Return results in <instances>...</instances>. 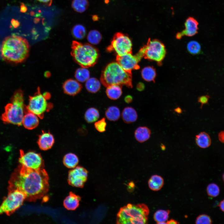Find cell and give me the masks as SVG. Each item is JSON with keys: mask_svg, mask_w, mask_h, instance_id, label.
I'll use <instances>...</instances> for the list:
<instances>
[{"mask_svg": "<svg viewBox=\"0 0 224 224\" xmlns=\"http://www.w3.org/2000/svg\"><path fill=\"white\" fill-rule=\"evenodd\" d=\"M187 49L189 52L193 54H199L201 50L200 44L197 41L192 40L189 42L187 45Z\"/></svg>", "mask_w": 224, "mask_h": 224, "instance_id": "e575fe53", "label": "cell"}, {"mask_svg": "<svg viewBox=\"0 0 224 224\" xmlns=\"http://www.w3.org/2000/svg\"><path fill=\"white\" fill-rule=\"evenodd\" d=\"M85 86L87 91L91 93H95L100 90V83L98 80L94 77L89 78L86 81Z\"/></svg>", "mask_w": 224, "mask_h": 224, "instance_id": "4316f807", "label": "cell"}, {"mask_svg": "<svg viewBox=\"0 0 224 224\" xmlns=\"http://www.w3.org/2000/svg\"><path fill=\"white\" fill-rule=\"evenodd\" d=\"M100 117L99 111L96 108L91 107L88 108L84 114V119L88 123L91 124L97 121Z\"/></svg>", "mask_w": 224, "mask_h": 224, "instance_id": "d4e9b609", "label": "cell"}, {"mask_svg": "<svg viewBox=\"0 0 224 224\" xmlns=\"http://www.w3.org/2000/svg\"><path fill=\"white\" fill-rule=\"evenodd\" d=\"M32 96L29 97L28 103L26 105V110L32 112L42 119L45 113L49 111L53 107L52 104L49 101L50 97L48 92L42 93L39 88Z\"/></svg>", "mask_w": 224, "mask_h": 224, "instance_id": "52a82bcc", "label": "cell"}, {"mask_svg": "<svg viewBox=\"0 0 224 224\" xmlns=\"http://www.w3.org/2000/svg\"><path fill=\"white\" fill-rule=\"evenodd\" d=\"M219 140L222 142L224 143V130L220 132L218 134Z\"/></svg>", "mask_w": 224, "mask_h": 224, "instance_id": "ab89813d", "label": "cell"}, {"mask_svg": "<svg viewBox=\"0 0 224 224\" xmlns=\"http://www.w3.org/2000/svg\"><path fill=\"white\" fill-rule=\"evenodd\" d=\"M206 191L207 194L209 196L214 198L219 195L220 190L217 184L214 183H211L207 186Z\"/></svg>", "mask_w": 224, "mask_h": 224, "instance_id": "836d02e7", "label": "cell"}, {"mask_svg": "<svg viewBox=\"0 0 224 224\" xmlns=\"http://www.w3.org/2000/svg\"><path fill=\"white\" fill-rule=\"evenodd\" d=\"M142 78L148 82L154 81L156 76V72L155 69L152 67L148 66L144 68L141 72Z\"/></svg>", "mask_w": 224, "mask_h": 224, "instance_id": "f1b7e54d", "label": "cell"}, {"mask_svg": "<svg viewBox=\"0 0 224 224\" xmlns=\"http://www.w3.org/2000/svg\"><path fill=\"white\" fill-rule=\"evenodd\" d=\"M81 199L80 196L70 192L63 201V206L68 210H75L78 207Z\"/></svg>", "mask_w": 224, "mask_h": 224, "instance_id": "ac0fdd59", "label": "cell"}, {"mask_svg": "<svg viewBox=\"0 0 224 224\" xmlns=\"http://www.w3.org/2000/svg\"><path fill=\"white\" fill-rule=\"evenodd\" d=\"M107 123L105 118H102L99 120L96 121L94 124L95 129L100 133H103L105 131Z\"/></svg>", "mask_w": 224, "mask_h": 224, "instance_id": "d590c367", "label": "cell"}, {"mask_svg": "<svg viewBox=\"0 0 224 224\" xmlns=\"http://www.w3.org/2000/svg\"><path fill=\"white\" fill-rule=\"evenodd\" d=\"M71 52L74 60L81 67L88 68L94 65L99 56L98 50L88 43L73 41Z\"/></svg>", "mask_w": 224, "mask_h": 224, "instance_id": "8992f818", "label": "cell"}, {"mask_svg": "<svg viewBox=\"0 0 224 224\" xmlns=\"http://www.w3.org/2000/svg\"><path fill=\"white\" fill-rule=\"evenodd\" d=\"M88 171L84 168L77 166L68 172V181L69 184L78 188L83 187L87 179Z\"/></svg>", "mask_w": 224, "mask_h": 224, "instance_id": "4fadbf2b", "label": "cell"}, {"mask_svg": "<svg viewBox=\"0 0 224 224\" xmlns=\"http://www.w3.org/2000/svg\"><path fill=\"white\" fill-rule=\"evenodd\" d=\"M20 11L21 12L23 13L27 11L26 7L23 3H21Z\"/></svg>", "mask_w": 224, "mask_h": 224, "instance_id": "b9f144b4", "label": "cell"}, {"mask_svg": "<svg viewBox=\"0 0 224 224\" xmlns=\"http://www.w3.org/2000/svg\"><path fill=\"white\" fill-rule=\"evenodd\" d=\"M121 86L118 85H112L107 86L106 93L107 97L112 100L118 99L121 96Z\"/></svg>", "mask_w": 224, "mask_h": 224, "instance_id": "cb8c5ba5", "label": "cell"}, {"mask_svg": "<svg viewBox=\"0 0 224 224\" xmlns=\"http://www.w3.org/2000/svg\"><path fill=\"white\" fill-rule=\"evenodd\" d=\"M174 110L175 112L178 114H180L182 112V110L180 107H179L176 108L174 109Z\"/></svg>", "mask_w": 224, "mask_h": 224, "instance_id": "bcb514c9", "label": "cell"}, {"mask_svg": "<svg viewBox=\"0 0 224 224\" xmlns=\"http://www.w3.org/2000/svg\"><path fill=\"white\" fill-rule=\"evenodd\" d=\"M49 180L44 169H33L20 165L10 179L9 189H18L25 194L27 200L35 202L48 192Z\"/></svg>", "mask_w": 224, "mask_h": 224, "instance_id": "6da1fadb", "label": "cell"}, {"mask_svg": "<svg viewBox=\"0 0 224 224\" xmlns=\"http://www.w3.org/2000/svg\"><path fill=\"white\" fill-rule=\"evenodd\" d=\"M30 45L27 40L20 36L12 35L5 38L0 51L2 58L14 63L22 62L28 57Z\"/></svg>", "mask_w": 224, "mask_h": 224, "instance_id": "7a4b0ae2", "label": "cell"}, {"mask_svg": "<svg viewBox=\"0 0 224 224\" xmlns=\"http://www.w3.org/2000/svg\"><path fill=\"white\" fill-rule=\"evenodd\" d=\"M132 45L131 40L128 35L118 32L114 35L107 50L109 52L114 51L117 55L122 56L128 54H132Z\"/></svg>", "mask_w": 224, "mask_h": 224, "instance_id": "9c48e42d", "label": "cell"}, {"mask_svg": "<svg viewBox=\"0 0 224 224\" xmlns=\"http://www.w3.org/2000/svg\"><path fill=\"white\" fill-rule=\"evenodd\" d=\"M72 33L75 38L78 39H82L85 36L86 30L83 26L78 24L75 25L73 27Z\"/></svg>", "mask_w": 224, "mask_h": 224, "instance_id": "1f68e13d", "label": "cell"}, {"mask_svg": "<svg viewBox=\"0 0 224 224\" xmlns=\"http://www.w3.org/2000/svg\"><path fill=\"white\" fill-rule=\"evenodd\" d=\"M38 117L33 113L26 110L22 121V124L26 129H33L37 127L39 124Z\"/></svg>", "mask_w": 224, "mask_h": 224, "instance_id": "e0dca14e", "label": "cell"}, {"mask_svg": "<svg viewBox=\"0 0 224 224\" xmlns=\"http://www.w3.org/2000/svg\"><path fill=\"white\" fill-rule=\"evenodd\" d=\"M197 145L202 148H206L211 144V141L210 136L207 133L202 132L196 135L195 138Z\"/></svg>", "mask_w": 224, "mask_h": 224, "instance_id": "44dd1931", "label": "cell"}, {"mask_svg": "<svg viewBox=\"0 0 224 224\" xmlns=\"http://www.w3.org/2000/svg\"><path fill=\"white\" fill-rule=\"evenodd\" d=\"M75 77L77 80L80 82H86L90 77V72L87 68L82 67L75 72Z\"/></svg>", "mask_w": 224, "mask_h": 224, "instance_id": "f546056e", "label": "cell"}, {"mask_svg": "<svg viewBox=\"0 0 224 224\" xmlns=\"http://www.w3.org/2000/svg\"><path fill=\"white\" fill-rule=\"evenodd\" d=\"M166 222V224H178L179 223L178 222H177L174 219H171L169 221H167Z\"/></svg>", "mask_w": 224, "mask_h": 224, "instance_id": "f6af8a7d", "label": "cell"}, {"mask_svg": "<svg viewBox=\"0 0 224 224\" xmlns=\"http://www.w3.org/2000/svg\"><path fill=\"white\" fill-rule=\"evenodd\" d=\"M209 98L210 97L208 95L201 96L198 97V101L201 104L200 108L201 109H202L203 105L208 103Z\"/></svg>", "mask_w": 224, "mask_h": 224, "instance_id": "74e56055", "label": "cell"}, {"mask_svg": "<svg viewBox=\"0 0 224 224\" xmlns=\"http://www.w3.org/2000/svg\"><path fill=\"white\" fill-rule=\"evenodd\" d=\"M144 49L143 47L135 55L128 54L122 56L117 55V62L124 70L131 72L132 70L138 69L140 68L138 63L143 57Z\"/></svg>", "mask_w": 224, "mask_h": 224, "instance_id": "8fae6325", "label": "cell"}, {"mask_svg": "<svg viewBox=\"0 0 224 224\" xmlns=\"http://www.w3.org/2000/svg\"><path fill=\"white\" fill-rule=\"evenodd\" d=\"M88 6L87 0H73L72 3V6L74 10L79 13L84 12Z\"/></svg>", "mask_w": 224, "mask_h": 224, "instance_id": "4dcf8cb0", "label": "cell"}, {"mask_svg": "<svg viewBox=\"0 0 224 224\" xmlns=\"http://www.w3.org/2000/svg\"><path fill=\"white\" fill-rule=\"evenodd\" d=\"M48 6H50L52 3V0H37Z\"/></svg>", "mask_w": 224, "mask_h": 224, "instance_id": "60d3db41", "label": "cell"}, {"mask_svg": "<svg viewBox=\"0 0 224 224\" xmlns=\"http://www.w3.org/2000/svg\"><path fill=\"white\" fill-rule=\"evenodd\" d=\"M164 184L163 178L161 176L156 175H152L148 181L149 188L154 191L160 190L163 187Z\"/></svg>", "mask_w": 224, "mask_h": 224, "instance_id": "7402d4cb", "label": "cell"}, {"mask_svg": "<svg viewBox=\"0 0 224 224\" xmlns=\"http://www.w3.org/2000/svg\"><path fill=\"white\" fill-rule=\"evenodd\" d=\"M81 84L77 80L69 79L63 83V88L64 92L68 95L74 96L78 94L81 90Z\"/></svg>", "mask_w": 224, "mask_h": 224, "instance_id": "2e32d148", "label": "cell"}, {"mask_svg": "<svg viewBox=\"0 0 224 224\" xmlns=\"http://www.w3.org/2000/svg\"><path fill=\"white\" fill-rule=\"evenodd\" d=\"M149 209L144 204H128L120 208L117 216V224L147 223Z\"/></svg>", "mask_w": 224, "mask_h": 224, "instance_id": "5b68a950", "label": "cell"}, {"mask_svg": "<svg viewBox=\"0 0 224 224\" xmlns=\"http://www.w3.org/2000/svg\"><path fill=\"white\" fill-rule=\"evenodd\" d=\"M219 207L221 210L224 212V199L220 202Z\"/></svg>", "mask_w": 224, "mask_h": 224, "instance_id": "ee69618b", "label": "cell"}, {"mask_svg": "<svg viewBox=\"0 0 224 224\" xmlns=\"http://www.w3.org/2000/svg\"><path fill=\"white\" fill-rule=\"evenodd\" d=\"M11 102L5 107V111L1 119L5 124H11L20 126L22 124L25 112L23 92L21 90L16 91L12 95Z\"/></svg>", "mask_w": 224, "mask_h": 224, "instance_id": "277c9868", "label": "cell"}, {"mask_svg": "<svg viewBox=\"0 0 224 224\" xmlns=\"http://www.w3.org/2000/svg\"><path fill=\"white\" fill-rule=\"evenodd\" d=\"M26 199L25 194L20 190L9 189L7 196L0 206V214L10 215L19 208Z\"/></svg>", "mask_w": 224, "mask_h": 224, "instance_id": "ba28073f", "label": "cell"}, {"mask_svg": "<svg viewBox=\"0 0 224 224\" xmlns=\"http://www.w3.org/2000/svg\"><path fill=\"white\" fill-rule=\"evenodd\" d=\"M121 117L124 122L127 124H131L136 121L138 114L136 110L133 107L127 106L123 110Z\"/></svg>", "mask_w": 224, "mask_h": 224, "instance_id": "d6986e66", "label": "cell"}, {"mask_svg": "<svg viewBox=\"0 0 224 224\" xmlns=\"http://www.w3.org/2000/svg\"><path fill=\"white\" fill-rule=\"evenodd\" d=\"M222 180H223V181L224 182V172L222 175Z\"/></svg>", "mask_w": 224, "mask_h": 224, "instance_id": "c3c4849f", "label": "cell"}, {"mask_svg": "<svg viewBox=\"0 0 224 224\" xmlns=\"http://www.w3.org/2000/svg\"><path fill=\"white\" fill-rule=\"evenodd\" d=\"M131 72L124 70L116 62L108 64L102 71L100 78L102 84L105 86L112 85L121 86L125 85L132 87Z\"/></svg>", "mask_w": 224, "mask_h": 224, "instance_id": "3957f363", "label": "cell"}, {"mask_svg": "<svg viewBox=\"0 0 224 224\" xmlns=\"http://www.w3.org/2000/svg\"><path fill=\"white\" fill-rule=\"evenodd\" d=\"M151 135V130L145 126L138 127L134 132L135 139L140 143H143L147 141L150 138Z\"/></svg>", "mask_w": 224, "mask_h": 224, "instance_id": "ffe728a7", "label": "cell"}, {"mask_svg": "<svg viewBox=\"0 0 224 224\" xmlns=\"http://www.w3.org/2000/svg\"><path fill=\"white\" fill-rule=\"evenodd\" d=\"M79 159L75 154L69 153L66 154L63 159V163L65 166L69 168H74L78 164Z\"/></svg>", "mask_w": 224, "mask_h": 224, "instance_id": "484cf974", "label": "cell"}, {"mask_svg": "<svg viewBox=\"0 0 224 224\" xmlns=\"http://www.w3.org/2000/svg\"><path fill=\"white\" fill-rule=\"evenodd\" d=\"M133 98L130 96H127L124 98L125 101L127 103H130L132 102Z\"/></svg>", "mask_w": 224, "mask_h": 224, "instance_id": "7bdbcfd3", "label": "cell"}, {"mask_svg": "<svg viewBox=\"0 0 224 224\" xmlns=\"http://www.w3.org/2000/svg\"><path fill=\"white\" fill-rule=\"evenodd\" d=\"M54 143V138L49 132L42 131L39 135L37 144L41 150L46 151L51 148Z\"/></svg>", "mask_w": 224, "mask_h": 224, "instance_id": "9a60e30c", "label": "cell"}, {"mask_svg": "<svg viewBox=\"0 0 224 224\" xmlns=\"http://www.w3.org/2000/svg\"><path fill=\"white\" fill-rule=\"evenodd\" d=\"M11 27L16 28H17L20 25V23L18 21L14 19H12L11 21Z\"/></svg>", "mask_w": 224, "mask_h": 224, "instance_id": "f35d334b", "label": "cell"}, {"mask_svg": "<svg viewBox=\"0 0 224 224\" xmlns=\"http://www.w3.org/2000/svg\"><path fill=\"white\" fill-rule=\"evenodd\" d=\"M195 223L197 224H211L212 221L211 217L206 214H202L196 218Z\"/></svg>", "mask_w": 224, "mask_h": 224, "instance_id": "8d00e7d4", "label": "cell"}, {"mask_svg": "<svg viewBox=\"0 0 224 224\" xmlns=\"http://www.w3.org/2000/svg\"><path fill=\"white\" fill-rule=\"evenodd\" d=\"M102 39V36L97 30H93L90 31L87 36L88 41L92 44H97Z\"/></svg>", "mask_w": 224, "mask_h": 224, "instance_id": "d6a6232c", "label": "cell"}, {"mask_svg": "<svg viewBox=\"0 0 224 224\" xmlns=\"http://www.w3.org/2000/svg\"><path fill=\"white\" fill-rule=\"evenodd\" d=\"M106 118L111 121H116L121 116L119 109L117 106L112 105L109 107L105 111Z\"/></svg>", "mask_w": 224, "mask_h": 224, "instance_id": "603a6c76", "label": "cell"}, {"mask_svg": "<svg viewBox=\"0 0 224 224\" xmlns=\"http://www.w3.org/2000/svg\"><path fill=\"white\" fill-rule=\"evenodd\" d=\"M19 162L20 165L33 169L43 168L44 161L41 155L33 151L25 153L20 150Z\"/></svg>", "mask_w": 224, "mask_h": 224, "instance_id": "7c38bea8", "label": "cell"}, {"mask_svg": "<svg viewBox=\"0 0 224 224\" xmlns=\"http://www.w3.org/2000/svg\"><path fill=\"white\" fill-rule=\"evenodd\" d=\"M161 147L162 150H164L165 149V146L163 144L161 145Z\"/></svg>", "mask_w": 224, "mask_h": 224, "instance_id": "7dc6e473", "label": "cell"}, {"mask_svg": "<svg viewBox=\"0 0 224 224\" xmlns=\"http://www.w3.org/2000/svg\"><path fill=\"white\" fill-rule=\"evenodd\" d=\"M198 23L193 17H189L186 20L185 23V29L176 35V38L180 39L184 35L192 36L196 35L198 30Z\"/></svg>", "mask_w": 224, "mask_h": 224, "instance_id": "5bb4252c", "label": "cell"}, {"mask_svg": "<svg viewBox=\"0 0 224 224\" xmlns=\"http://www.w3.org/2000/svg\"><path fill=\"white\" fill-rule=\"evenodd\" d=\"M170 212L169 210H158L154 214V219L157 224H166Z\"/></svg>", "mask_w": 224, "mask_h": 224, "instance_id": "83f0119b", "label": "cell"}, {"mask_svg": "<svg viewBox=\"0 0 224 224\" xmlns=\"http://www.w3.org/2000/svg\"><path fill=\"white\" fill-rule=\"evenodd\" d=\"M143 47L145 58L160 63L164 58L166 53L165 46L158 40L149 39Z\"/></svg>", "mask_w": 224, "mask_h": 224, "instance_id": "30bf717a", "label": "cell"}]
</instances>
